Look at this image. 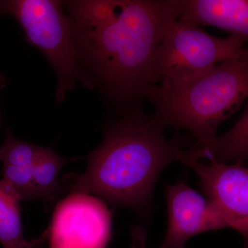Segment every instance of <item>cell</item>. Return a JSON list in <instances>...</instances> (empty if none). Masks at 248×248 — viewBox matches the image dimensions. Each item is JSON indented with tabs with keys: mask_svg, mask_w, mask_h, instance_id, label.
Returning a JSON list of instances; mask_svg holds the SVG:
<instances>
[{
	"mask_svg": "<svg viewBox=\"0 0 248 248\" xmlns=\"http://www.w3.org/2000/svg\"><path fill=\"white\" fill-rule=\"evenodd\" d=\"M42 236L44 248H107L111 212L98 197L71 192L57 204Z\"/></svg>",
	"mask_w": 248,
	"mask_h": 248,
	"instance_id": "obj_6",
	"label": "cell"
},
{
	"mask_svg": "<svg viewBox=\"0 0 248 248\" xmlns=\"http://www.w3.org/2000/svg\"><path fill=\"white\" fill-rule=\"evenodd\" d=\"M132 243L130 248H146V232L140 226L134 227L131 231Z\"/></svg>",
	"mask_w": 248,
	"mask_h": 248,
	"instance_id": "obj_15",
	"label": "cell"
},
{
	"mask_svg": "<svg viewBox=\"0 0 248 248\" xmlns=\"http://www.w3.org/2000/svg\"><path fill=\"white\" fill-rule=\"evenodd\" d=\"M153 116L130 109L106 128L100 146L87 157L82 174L65 175L63 189L99 196L114 205L143 208L151 200L160 172L182 161L184 140H167ZM66 191V192H67Z\"/></svg>",
	"mask_w": 248,
	"mask_h": 248,
	"instance_id": "obj_2",
	"label": "cell"
},
{
	"mask_svg": "<svg viewBox=\"0 0 248 248\" xmlns=\"http://www.w3.org/2000/svg\"><path fill=\"white\" fill-rule=\"evenodd\" d=\"M40 149V146L15 138L8 130L0 148V162L9 166H31Z\"/></svg>",
	"mask_w": 248,
	"mask_h": 248,
	"instance_id": "obj_13",
	"label": "cell"
},
{
	"mask_svg": "<svg viewBox=\"0 0 248 248\" xmlns=\"http://www.w3.org/2000/svg\"><path fill=\"white\" fill-rule=\"evenodd\" d=\"M203 164L184 155L182 162L198 174L208 201L224 222L243 238L242 248H248V168L215 160Z\"/></svg>",
	"mask_w": 248,
	"mask_h": 248,
	"instance_id": "obj_7",
	"label": "cell"
},
{
	"mask_svg": "<svg viewBox=\"0 0 248 248\" xmlns=\"http://www.w3.org/2000/svg\"><path fill=\"white\" fill-rule=\"evenodd\" d=\"M53 0H1L0 14L10 15L19 23L26 40L48 59L58 77L56 99L61 102L77 83L90 89L97 81L83 69L73 39L71 24Z\"/></svg>",
	"mask_w": 248,
	"mask_h": 248,
	"instance_id": "obj_4",
	"label": "cell"
},
{
	"mask_svg": "<svg viewBox=\"0 0 248 248\" xmlns=\"http://www.w3.org/2000/svg\"><path fill=\"white\" fill-rule=\"evenodd\" d=\"M246 50L244 42L236 36L217 37L177 18L166 27L155 51L153 84L190 79L244 55Z\"/></svg>",
	"mask_w": 248,
	"mask_h": 248,
	"instance_id": "obj_5",
	"label": "cell"
},
{
	"mask_svg": "<svg viewBox=\"0 0 248 248\" xmlns=\"http://www.w3.org/2000/svg\"><path fill=\"white\" fill-rule=\"evenodd\" d=\"M78 55L117 102L134 104L153 84L156 49L179 17L181 0H83L65 2Z\"/></svg>",
	"mask_w": 248,
	"mask_h": 248,
	"instance_id": "obj_1",
	"label": "cell"
},
{
	"mask_svg": "<svg viewBox=\"0 0 248 248\" xmlns=\"http://www.w3.org/2000/svg\"><path fill=\"white\" fill-rule=\"evenodd\" d=\"M3 81H4V80H3L2 79H1V76H0V84H1V83L3 82ZM1 85V84H0Z\"/></svg>",
	"mask_w": 248,
	"mask_h": 248,
	"instance_id": "obj_16",
	"label": "cell"
},
{
	"mask_svg": "<svg viewBox=\"0 0 248 248\" xmlns=\"http://www.w3.org/2000/svg\"><path fill=\"white\" fill-rule=\"evenodd\" d=\"M76 159L62 157L53 148L41 147L31 166L38 198L53 203L64 193L59 173L63 165Z\"/></svg>",
	"mask_w": 248,
	"mask_h": 248,
	"instance_id": "obj_11",
	"label": "cell"
},
{
	"mask_svg": "<svg viewBox=\"0 0 248 248\" xmlns=\"http://www.w3.org/2000/svg\"><path fill=\"white\" fill-rule=\"evenodd\" d=\"M16 193L0 180V244L2 248H41L43 237L24 238L20 202Z\"/></svg>",
	"mask_w": 248,
	"mask_h": 248,
	"instance_id": "obj_10",
	"label": "cell"
},
{
	"mask_svg": "<svg viewBox=\"0 0 248 248\" xmlns=\"http://www.w3.org/2000/svg\"><path fill=\"white\" fill-rule=\"evenodd\" d=\"M208 159L227 164L248 163V103L237 122L226 133L217 137L213 153Z\"/></svg>",
	"mask_w": 248,
	"mask_h": 248,
	"instance_id": "obj_12",
	"label": "cell"
},
{
	"mask_svg": "<svg viewBox=\"0 0 248 248\" xmlns=\"http://www.w3.org/2000/svg\"><path fill=\"white\" fill-rule=\"evenodd\" d=\"M2 175L1 180L21 200L38 198L31 166L3 165Z\"/></svg>",
	"mask_w": 248,
	"mask_h": 248,
	"instance_id": "obj_14",
	"label": "cell"
},
{
	"mask_svg": "<svg viewBox=\"0 0 248 248\" xmlns=\"http://www.w3.org/2000/svg\"><path fill=\"white\" fill-rule=\"evenodd\" d=\"M146 97L154 104L153 117L160 125L185 129L197 139L195 146L186 151L188 157L208 159L218 125L248 98V47L244 55L194 78L152 85Z\"/></svg>",
	"mask_w": 248,
	"mask_h": 248,
	"instance_id": "obj_3",
	"label": "cell"
},
{
	"mask_svg": "<svg viewBox=\"0 0 248 248\" xmlns=\"http://www.w3.org/2000/svg\"><path fill=\"white\" fill-rule=\"evenodd\" d=\"M178 19L213 26L248 42V0H181Z\"/></svg>",
	"mask_w": 248,
	"mask_h": 248,
	"instance_id": "obj_9",
	"label": "cell"
},
{
	"mask_svg": "<svg viewBox=\"0 0 248 248\" xmlns=\"http://www.w3.org/2000/svg\"><path fill=\"white\" fill-rule=\"evenodd\" d=\"M169 227L159 248H184L192 236L226 228L208 201L184 182L166 189Z\"/></svg>",
	"mask_w": 248,
	"mask_h": 248,
	"instance_id": "obj_8",
	"label": "cell"
}]
</instances>
